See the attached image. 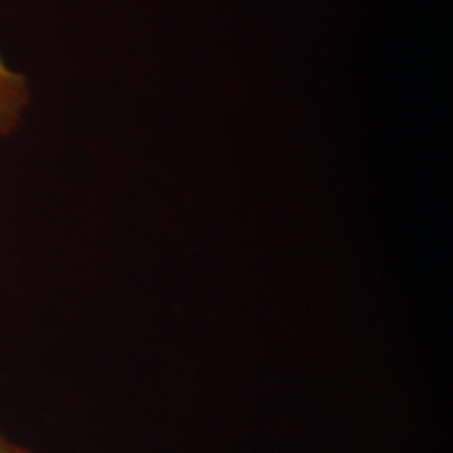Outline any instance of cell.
Listing matches in <instances>:
<instances>
[{
	"instance_id": "obj_1",
	"label": "cell",
	"mask_w": 453,
	"mask_h": 453,
	"mask_svg": "<svg viewBox=\"0 0 453 453\" xmlns=\"http://www.w3.org/2000/svg\"><path fill=\"white\" fill-rule=\"evenodd\" d=\"M30 104V88L21 73L11 70L0 57V139L9 137Z\"/></svg>"
},
{
	"instance_id": "obj_2",
	"label": "cell",
	"mask_w": 453,
	"mask_h": 453,
	"mask_svg": "<svg viewBox=\"0 0 453 453\" xmlns=\"http://www.w3.org/2000/svg\"><path fill=\"white\" fill-rule=\"evenodd\" d=\"M0 453H30V451L24 449V447L11 443V441L4 437L3 433H0Z\"/></svg>"
}]
</instances>
